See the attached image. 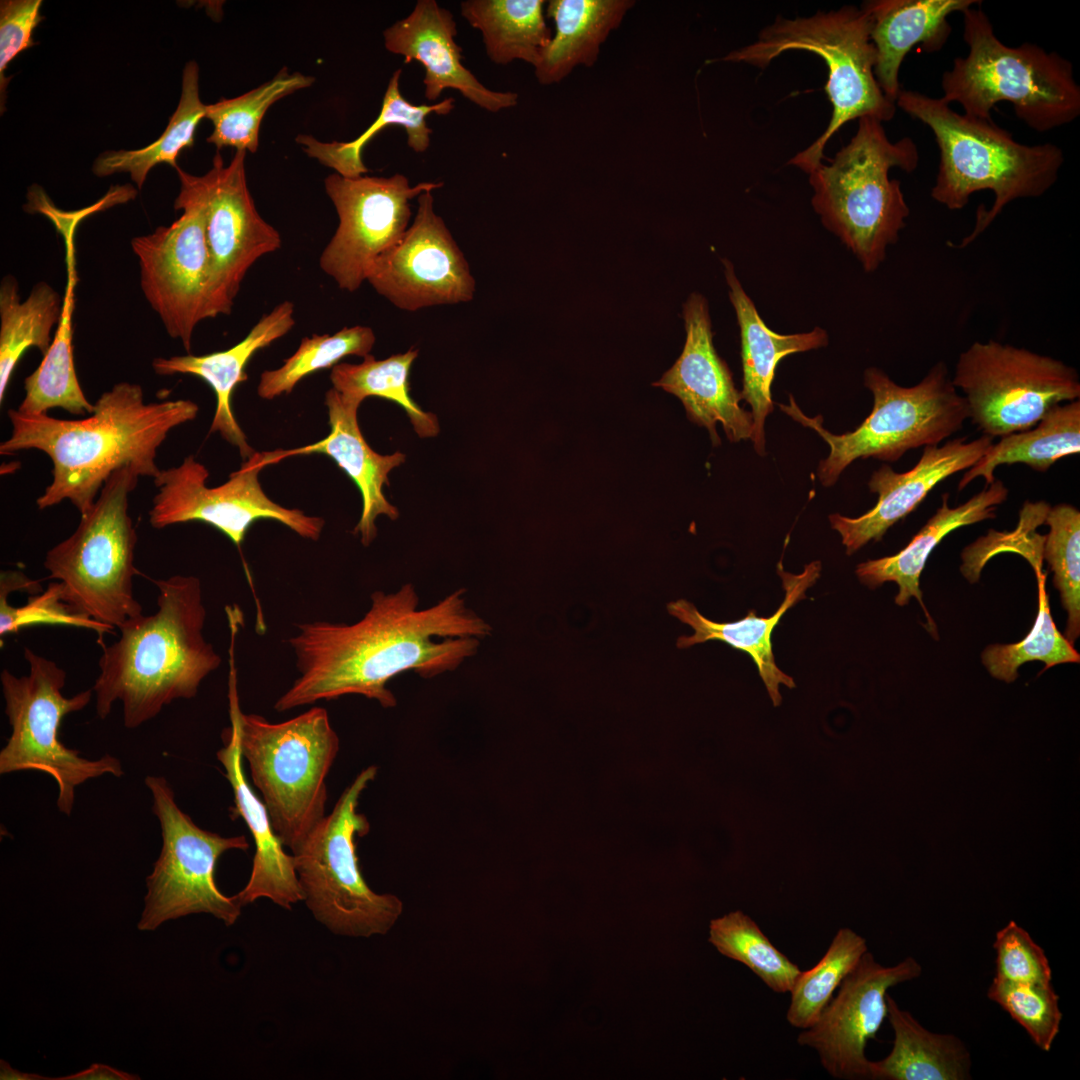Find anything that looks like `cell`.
<instances>
[{
  "label": "cell",
  "instance_id": "f35d334b",
  "mask_svg": "<svg viewBox=\"0 0 1080 1080\" xmlns=\"http://www.w3.org/2000/svg\"><path fill=\"white\" fill-rule=\"evenodd\" d=\"M417 356L418 350L411 348L383 360L369 354L359 364L338 363L330 374L332 388L359 403L370 396L393 401L405 410L419 437H434L440 430L437 417L423 411L409 394V374Z\"/></svg>",
  "mask_w": 1080,
  "mask_h": 1080
},
{
  "label": "cell",
  "instance_id": "74e56055",
  "mask_svg": "<svg viewBox=\"0 0 1080 1080\" xmlns=\"http://www.w3.org/2000/svg\"><path fill=\"white\" fill-rule=\"evenodd\" d=\"M206 104L199 96V68L189 61L182 73V89L178 106L160 137L146 147L135 150L108 151L95 160L93 172L99 177L127 172L139 189L150 170L166 163L175 169L177 157L194 143L199 122L205 118Z\"/></svg>",
  "mask_w": 1080,
  "mask_h": 1080
},
{
  "label": "cell",
  "instance_id": "f546056e",
  "mask_svg": "<svg viewBox=\"0 0 1080 1080\" xmlns=\"http://www.w3.org/2000/svg\"><path fill=\"white\" fill-rule=\"evenodd\" d=\"M1007 497L1008 489L997 479L954 508L948 505L949 493H944L942 505L908 545L895 555L860 563L856 569L858 579L870 588H876L888 581L895 582L899 587L895 597L896 604L906 605L911 597H915L926 614L929 631L936 632L935 624L922 601L919 587L920 575L929 555L951 531L995 518L997 507L1004 503Z\"/></svg>",
  "mask_w": 1080,
  "mask_h": 1080
},
{
  "label": "cell",
  "instance_id": "60d3db41",
  "mask_svg": "<svg viewBox=\"0 0 1080 1080\" xmlns=\"http://www.w3.org/2000/svg\"><path fill=\"white\" fill-rule=\"evenodd\" d=\"M708 941L723 956L749 968L776 993H789L801 972L772 944L758 924L740 910L712 919Z\"/></svg>",
  "mask_w": 1080,
  "mask_h": 1080
},
{
  "label": "cell",
  "instance_id": "6da1fadb",
  "mask_svg": "<svg viewBox=\"0 0 1080 1080\" xmlns=\"http://www.w3.org/2000/svg\"><path fill=\"white\" fill-rule=\"evenodd\" d=\"M465 596L460 588L419 609L415 587L407 583L395 592L374 591L368 611L355 623L297 624L298 632L287 642L300 675L274 709L348 694L394 707L396 698L387 688L392 678L407 671L424 678L453 671L491 635L492 627L468 607Z\"/></svg>",
  "mask_w": 1080,
  "mask_h": 1080
},
{
  "label": "cell",
  "instance_id": "7c38bea8",
  "mask_svg": "<svg viewBox=\"0 0 1080 1080\" xmlns=\"http://www.w3.org/2000/svg\"><path fill=\"white\" fill-rule=\"evenodd\" d=\"M24 658L29 665L28 675L17 677L8 669L0 673L4 711L11 727L0 751V774H48L57 783L58 810L69 816L78 786L105 774L121 777L124 771L120 760L110 754L89 760L60 740L63 718L84 709L91 701L92 689L65 697L64 669L28 647L24 648Z\"/></svg>",
  "mask_w": 1080,
  "mask_h": 1080
},
{
  "label": "cell",
  "instance_id": "d590c367",
  "mask_svg": "<svg viewBox=\"0 0 1080 1080\" xmlns=\"http://www.w3.org/2000/svg\"><path fill=\"white\" fill-rule=\"evenodd\" d=\"M73 248H67V284L62 314L53 341L39 366L24 380L25 396L16 409L25 415L47 414L61 408L73 415H89L94 404L86 398L75 370L72 350V313L76 283Z\"/></svg>",
  "mask_w": 1080,
  "mask_h": 1080
},
{
  "label": "cell",
  "instance_id": "5b68a950",
  "mask_svg": "<svg viewBox=\"0 0 1080 1080\" xmlns=\"http://www.w3.org/2000/svg\"><path fill=\"white\" fill-rule=\"evenodd\" d=\"M961 14L968 52L942 74L946 103H958L968 116L992 119L995 105L1009 102L1015 115L1039 133L1079 117L1080 86L1068 59L1035 43L1004 44L981 3Z\"/></svg>",
  "mask_w": 1080,
  "mask_h": 1080
},
{
  "label": "cell",
  "instance_id": "ab89813d",
  "mask_svg": "<svg viewBox=\"0 0 1080 1080\" xmlns=\"http://www.w3.org/2000/svg\"><path fill=\"white\" fill-rule=\"evenodd\" d=\"M314 81L312 76L289 73L284 67L269 81L238 97L223 98L207 105L205 118L213 125L207 142L217 149L233 147L255 152L259 144L260 125L269 107L283 97L310 87Z\"/></svg>",
  "mask_w": 1080,
  "mask_h": 1080
},
{
  "label": "cell",
  "instance_id": "7a4b0ae2",
  "mask_svg": "<svg viewBox=\"0 0 1080 1080\" xmlns=\"http://www.w3.org/2000/svg\"><path fill=\"white\" fill-rule=\"evenodd\" d=\"M198 405L188 399L145 403L139 384L118 382L103 392L94 411L83 419L7 412L10 436L1 455L36 449L52 462V482L36 500L42 510L69 500L80 515L94 505L113 472L133 468L155 478L157 450L175 427L196 418Z\"/></svg>",
  "mask_w": 1080,
  "mask_h": 1080
},
{
  "label": "cell",
  "instance_id": "52a82bcc",
  "mask_svg": "<svg viewBox=\"0 0 1080 1080\" xmlns=\"http://www.w3.org/2000/svg\"><path fill=\"white\" fill-rule=\"evenodd\" d=\"M230 654L229 716L237 724L241 756L278 838L292 852L325 816L326 778L339 751V737L323 707L277 723L243 713L233 649Z\"/></svg>",
  "mask_w": 1080,
  "mask_h": 1080
},
{
  "label": "cell",
  "instance_id": "7402d4cb",
  "mask_svg": "<svg viewBox=\"0 0 1080 1080\" xmlns=\"http://www.w3.org/2000/svg\"><path fill=\"white\" fill-rule=\"evenodd\" d=\"M993 444V438L982 435L967 441L959 437L943 445L925 446L916 465L902 473L883 465L869 482L871 492L878 495L875 506L857 518L831 514V526L842 538L846 553L851 555L871 540L879 541L886 531L914 511L929 492L949 476L975 465Z\"/></svg>",
  "mask_w": 1080,
  "mask_h": 1080
},
{
  "label": "cell",
  "instance_id": "b9f144b4",
  "mask_svg": "<svg viewBox=\"0 0 1080 1080\" xmlns=\"http://www.w3.org/2000/svg\"><path fill=\"white\" fill-rule=\"evenodd\" d=\"M868 951L867 941L848 927L840 928L822 958L800 972L790 990L787 1022L807 1029L819 1018L845 977Z\"/></svg>",
  "mask_w": 1080,
  "mask_h": 1080
},
{
  "label": "cell",
  "instance_id": "8992f818",
  "mask_svg": "<svg viewBox=\"0 0 1080 1080\" xmlns=\"http://www.w3.org/2000/svg\"><path fill=\"white\" fill-rule=\"evenodd\" d=\"M882 123L859 118L855 135L831 163L809 173L815 211L867 272L884 261L910 214L901 183L889 171L911 173L919 163L916 143L910 137L890 141Z\"/></svg>",
  "mask_w": 1080,
  "mask_h": 1080
},
{
  "label": "cell",
  "instance_id": "4dcf8cb0",
  "mask_svg": "<svg viewBox=\"0 0 1080 1080\" xmlns=\"http://www.w3.org/2000/svg\"><path fill=\"white\" fill-rule=\"evenodd\" d=\"M631 0H551L547 16L555 33L534 66L541 85L561 82L578 65L591 67L602 44L622 23Z\"/></svg>",
  "mask_w": 1080,
  "mask_h": 1080
},
{
  "label": "cell",
  "instance_id": "4fadbf2b",
  "mask_svg": "<svg viewBox=\"0 0 1080 1080\" xmlns=\"http://www.w3.org/2000/svg\"><path fill=\"white\" fill-rule=\"evenodd\" d=\"M145 784L153 798L162 837L160 855L146 878L147 893L138 922L141 931H153L161 924L191 914L206 913L233 925L242 906L234 896L217 887L215 868L227 851H247L245 835L222 836L200 828L183 812L166 778L149 775Z\"/></svg>",
  "mask_w": 1080,
  "mask_h": 1080
},
{
  "label": "cell",
  "instance_id": "7bdbcfd3",
  "mask_svg": "<svg viewBox=\"0 0 1080 1080\" xmlns=\"http://www.w3.org/2000/svg\"><path fill=\"white\" fill-rule=\"evenodd\" d=\"M376 341L369 326L344 327L336 333L304 337L297 350L284 360L282 366L266 370L257 386L262 399L272 400L290 393L306 376L321 369L332 368L347 356L364 358L369 355Z\"/></svg>",
  "mask_w": 1080,
  "mask_h": 1080
},
{
  "label": "cell",
  "instance_id": "8fae6325",
  "mask_svg": "<svg viewBox=\"0 0 1080 1080\" xmlns=\"http://www.w3.org/2000/svg\"><path fill=\"white\" fill-rule=\"evenodd\" d=\"M376 774V766L363 769L332 811L292 851L306 906L337 935L386 934L403 910L397 896L376 893L368 886L356 852V838L370 830L367 817L357 811L359 799Z\"/></svg>",
  "mask_w": 1080,
  "mask_h": 1080
},
{
  "label": "cell",
  "instance_id": "83f0119b",
  "mask_svg": "<svg viewBox=\"0 0 1080 1080\" xmlns=\"http://www.w3.org/2000/svg\"><path fill=\"white\" fill-rule=\"evenodd\" d=\"M979 3V0H874L862 5L870 18V38L877 55L875 78L887 98L896 101L901 90L900 67L909 51L917 44L927 53L940 51L952 30L948 17Z\"/></svg>",
  "mask_w": 1080,
  "mask_h": 1080
},
{
  "label": "cell",
  "instance_id": "f6af8a7d",
  "mask_svg": "<svg viewBox=\"0 0 1080 1080\" xmlns=\"http://www.w3.org/2000/svg\"><path fill=\"white\" fill-rule=\"evenodd\" d=\"M1045 522L1050 530L1043 538V557L1068 615L1064 636L1073 645L1080 634V512L1060 503L1049 508Z\"/></svg>",
  "mask_w": 1080,
  "mask_h": 1080
},
{
  "label": "cell",
  "instance_id": "ffe728a7",
  "mask_svg": "<svg viewBox=\"0 0 1080 1080\" xmlns=\"http://www.w3.org/2000/svg\"><path fill=\"white\" fill-rule=\"evenodd\" d=\"M921 974L922 966L914 957L885 966L867 951L817 1021L798 1034L797 1043L815 1050L833 1078L869 1079L865 1048L887 1018L888 990Z\"/></svg>",
  "mask_w": 1080,
  "mask_h": 1080
},
{
  "label": "cell",
  "instance_id": "816d5d0a",
  "mask_svg": "<svg viewBox=\"0 0 1080 1080\" xmlns=\"http://www.w3.org/2000/svg\"><path fill=\"white\" fill-rule=\"evenodd\" d=\"M0 1079L1 1080H7V1079H12V1080H43V1079H50V1078L43 1077V1076H40V1075H37V1074H30V1073L20 1072L19 1070L11 1068L10 1065L7 1062H5L4 1060H1Z\"/></svg>",
  "mask_w": 1080,
  "mask_h": 1080
},
{
  "label": "cell",
  "instance_id": "d6a6232c",
  "mask_svg": "<svg viewBox=\"0 0 1080 1080\" xmlns=\"http://www.w3.org/2000/svg\"><path fill=\"white\" fill-rule=\"evenodd\" d=\"M401 73L402 70L397 69L392 74L377 118L354 140L322 142L311 135L300 134L296 142L303 146L309 157L317 159L322 165L347 178H356L368 172L362 160V151L380 130L388 126H402L406 131L409 148L417 153L425 152L429 148L432 134V129L427 125V117L432 113L449 114L454 109V99L449 97L433 104H412L401 93Z\"/></svg>",
  "mask_w": 1080,
  "mask_h": 1080
},
{
  "label": "cell",
  "instance_id": "484cf974",
  "mask_svg": "<svg viewBox=\"0 0 1080 1080\" xmlns=\"http://www.w3.org/2000/svg\"><path fill=\"white\" fill-rule=\"evenodd\" d=\"M295 325L294 305L282 301L263 315L247 336L233 347L210 354L195 356L156 357L152 368L157 375L189 374L204 380L216 395V409L210 433L218 432L224 440L237 447L245 460L255 451L232 411V394L247 380L246 366L253 355L285 336Z\"/></svg>",
  "mask_w": 1080,
  "mask_h": 1080
},
{
  "label": "cell",
  "instance_id": "f907efd6",
  "mask_svg": "<svg viewBox=\"0 0 1080 1080\" xmlns=\"http://www.w3.org/2000/svg\"><path fill=\"white\" fill-rule=\"evenodd\" d=\"M55 1080H135L140 1079L105 1064H92L89 1068L65 1077L53 1078Z\"/></svg>",
  "mask_w": 1080,
  "mask_h": 1080
},
{
  "label": "cell",
  "instance_id": "3957f363",
  "mask_svg": "<svg viewBox=\"0 0 1080 1080\" xmlns=\"http://www.w3.org/2000/svg\"><path fill=\"white\" fill-rule=\"evenodd\" d=\"M157 611L125 622L119 639L105 646L91 688L105 719L121 702L123 723L135 729L177 699L194 698L222 662L204 635L207 617L200 579L174 575L152 580Z\"/></svg>",
  "mask_w": 1080,
  "mask_h": 1080
},
{
  "label": "cell",
  "instance_id": "836d02e7",
  "mask_svg": "<svg viewBox=\"0 0 1080 1080\" xmlns=\"http://www.w3.org/2000/svg\"><path fill=\"white\" fill-rule=\"evenodd\" d=\"M1080 452V400L1051 408L1032 428L1012 433L992 444L984 456L962 476L958 489H964L977 477L985 484L996 478L1000 465L1022 463L1037 472H1046L1061 458Z\"/></svg>",
  "mask_w": 1080,
  "mask_h": 1080
},
{
  "label": "cell",
  "instance_id": "c3c4849f",
  "mask_svg": "<svg viewBox=\"0 0 1080 1080\" xmlns=\"http://www.w3.org/2000/svg\"><path fill=\"white\" fill-rule=\"evenodd\" d=\"M994 978L1012 983H1051L1052 970L1043 948L1011 920L995 934Z\"/></svg>",
  "mask_w": 1080,
  "mask_h": 1080
},
{
  "label": "cell",
  "instance_id": "e575fe53",
  "mask_svg": "<svg viewBox=\"0 0 1080 1080\" xmlns=\"http://www.w3.org/2000/svg\"><path fill=\"white\" fill-rule=\"evenodd\" d=\"M543 0H466L462 17L482 35L488 58L506 65L522 60L533 67L552 38Z\"/></svg>",
  "mask_w": 1080,
  "mask_h": 1080
},
{
  "label": "cell",
  "instance_id": "e0dca14e",
  "mask_svg": "<svg viewBox=\"0 0 1080 1080\" xmlns=\"http://www.w3.org/2000/svg\"><path fill=\"white\" fill-rule=\"evenodd\" d=\"M443 184L424 181L412 186L400 173L356 178L329 175L324 180L325 192L337 211L339 224L321 253L322 271L342 290L359 289L376 260L408 229L411 200Z\"/></svg>",
  "mask_w": 1080,
  "mask_h": 1080
},
{
  "label": "cell",
  "instance_id": "603a6c76",
  "mask_svg": "<svg viewBox=\"0 0 1080 1080\" xmlns=\"http://www.w3.org/2000/svg\"><path fill=\"white\" fill-rule=\"evenodd\" d=\"M456 35L453 14L435 0H418L407 17L383 31L389 52L403 56L405 63L417 61L424 67V96L428 101H436L445 89H455L492 113L516 106L517 93L487 88L463 65Z\"/></svg>",
  "mask_w": 1080,
  "mask_h": 1080
},
{
  "label": "cell",
  "instance_id": "f1b7e54d",
  "mask_svg": "<svg viewBox=\"0 0 1080 1080\" xmlns=\"http://www.w3.org/2000/svg\"><path fill=\"white\" fill-rule=\"evenodd\" d=\"M729 298L735 309L741 336L743 367L742 399L751 407L755 451L765 455V419L773 411L771 385L778 363L786 356L827 345L825 330L815 327L807 333L783 335L772 331L759 316L753 301L745 293L733 266L724 260Z\"/></svg>",
  "mask_w": 1080,
  "mask_h": 1080
},
{
  "label": "cell",
  "instance_id": "2e32d148",
  "mask_svg": "<svg viewBox=\"0 0 1080 1080\" xmlns=\"http://www.w3.org/2000/svg\"><path fill=\"white\" fill-rule=\"evenodd\" d=\"M245 158L246 151L236 150L226 166L217 153L212 168L202 176L176 168L179 191L194 198L204 209L211 264L212 318L230 314L251 266L281 247L279 232L261 217L249 192Z\"/></svg>",
  "mask_w": 1080,
  "mask_h": 1080
},
{
  "label": "cell",
  "instance_id": "30bf717a",
  "mask_svg": "<svg viewBox=\"0 0 1080 1080\" xmlns=\"http://www.w3.org/2000/svg\"><path fill=\"white\" fill-rule=\"evenodd\" d=\"M138 478L131 467L113 472L76 530L43 563L73 609L113 629L143 614L133 588L140 574L134 564L138 537L128 514Z\"/></svg>",
  "mask_w": 1080,
  "mask_h": 1080
},
{
  "label": "cell",
  "instance_id": "9c48e42d",
  "mask_svg": "<svg viewBox=\"0 0 1080 1080\" xmlns=\"http://www.w3.org/2000/svg\"><path fill=\"white\" fill-rule=\"evenodd\" d=\"M864 385L873 394L872 411L854 431L840 435L824 428L821 415L806 416L792 395L789 404H779L784 413L815 430L829 445L830 453L817 470L825 487L833 485L856 459L894 462L910 449L939 445L969 419L967 402L942 361L911 387L896 384L876 367L865 370Z\"/></svg>",
  "mask_w": 1080,
  "mask_h": 1080
},
{
  "label": "cell",
  "instance_id": "5bb4252c",
  "mask_svg": "<svg viewBox=\"0 0 1080 1080\" xmlns=\"http://www.w3.org/2000/svg\"><path fill=\"white\" fill-rule=\"evenodd\" d=\"M952 383L963 393L972 424L991 438L1028 430L1054 406L1080 397L1075 368L995 340L963 351Z\"/></svg>",
  "mask_w": 1080,
  "mask_h": 1080
},
{
  "label": "cell",
  "instance_id": "4316f807",
  "mask_svg": "<svg viewBox=\"0 0 1080 1080\" xmlns=\"http://www.w3.org/2000/svg\"><path fill=\"white\" fill-rule=\"evenodd\" d=\"M777 571L782 579L785 598L780 607L770 617H758L755 610H751L744 618L738 621L715 622L703 616L687 600L679 599L667 605V610L671 616L676 617L694 630L693 635L678 638V648L684 649L695 644L716 640L724 642L734 649L746 652L756 664L759 675L775 707L782 702L779 685L783 684L791 689L796 684L791 676L782 672L776 665L771 638L773 629L779 624L782 616L789 608L806 598V590L820 576L821 563L813 561L805 566L802 573L791 574L783 570L780 562Z\"/></svg>",
  "mask_w": 1080,
  "mask_h": 1080
},
{
  "label": "cell",
  "instance_id": "ac0fdd59",
  "mask_svg": "<svg viewBox=\"0 0 1080 1080\" xmlns=\"http://www.w3.org/2000/svg\"><path fill=\"white\" fill-rule=\"evenodd\" d=\"M182 215L169 226L136 236L131 248L138 259L140 287L171 338L191 351L196 326L210 311V256L204 209L179 191L174 202Z\"/></svg>",
  "mask_w": 1080,
  "mask_h": 1080
},
{
  "label": "cell",
  "instance_id": "bcb514c9",
  "mask_svg": "<svg viewBox=\"0 0 1080 1080\" xmlns=\"http://www.w3.org/2000/svg\"><path fill=\"white\" fill-rule=\"evenodd\" d=\"M987 997L1021 1025L1036 1046L1046 1052L1051 1049L1062 1021L1052 982L1012 983L993 978Z\"/></svg>",
  "mask_w": 1080,
  "mask_h": 1080
},
{
  "label": "cell",
  "instance_id": "681fc988",
  "mask_svg": "<svg viewBox=\"0 0 1080 1080\" xmlns=\"http://www.w3.org/2000/svg\"><path fill=\"white\" fill-rule=\"evenodd\" d=\"M41 0H4L0 2V91L1 100L8 79V64L22 51L35 45L32 34L43 19Z\"/></svg>",
  "mask_w": 1080,
  "mask_h": 1080
},
{
  "label": "cell",
  "instance_id": "1f68e13d",
  "mask_svg": "<svg viewBox=\"0 0 1080 1080\" xmlns=\"http://www.w3.org/2000/svg\"><path fill=\"white\" fill-rule=\"evenodd\" d=\"M887 1019L893 1047L881 1060L869 1062L874 1080H967L972 1060L963 1041L953 1034L929 1031L887 994Z\"/></svg>",
  "mask_w": 1080,
  "mask_h": 1080
},
{
  "label": "cell",
  "instance_id": "cb8c5ba5",
  "mask_svg": "<svg viewBox=\"0 0 1080 1080\" xmlns=\"http://www.w3.org/2000/svg\"><path fill=\"white\" fill-rule=\"evenodd\" d=\"M330 432L322 440L295 449L274 450L279 462L289 456L325 454L354 481L362 496V512L353 534L359 535L361 543L369 546L377 536L376 519L385 515L391 520L399 517L398 509L384 496L383 487L389 485L388 475L405 459V454L376 453L364 439L359 423V402L349 400L335 389L325 394Z\"/></svg>",
  "mask_w": 1080,
  "mask_h": 1080
},
{
  "label": "cell",
  "instance_id": "9a60e30c",
  "mask_svg": "<svg viewBox=\"0 0 1080 1080\" xmlns=\"http://www.w3.org/2000/svg\"><path fill=\"white\" fill-rule=\"evenodd\" d=\"M276 463L273 451L255 452L225 483L209 487L208 469L193 455L187 456L179 466L160 470L153 478L158 492L148 513L149 523L155 529H162L179 523L204 522L240 548L253 523L274 520L305 539L317 541L325 525L323 518L283 507L263 491L259 474L266 466Z\"/></svg>",
  "mask_w": 1080,
  "mask_h": 1080
},
{
  "label": "cell",
  "instance_id": "ee69618b",
  "mask_svg": "<svg viewBox=\"0 0 1080 1080\" xmlns=\"http://www.w3.org/2000/svg\"><path fill=\"white\" fill-rule=\"evenodd\" d=\"M1036 565L1038 579V614L1027 636L1018 643L994 644L985 648L982 663L995 678L1013 682L1018 668L1028 661L1044 662L1046 669L1058 664L1078 663L1079 653L1057 629L1050 613L1046 575Z\"/></svg>",
  "mask_w": 1080,
  "mask_h": 1080
},
{
  "label": "cell",
  "instance_id": "d4e9b609",
  "mask_svg": "<svg viewBox=\"0 0 1080 1080\" xmlns=\"http://www.w3.org/2000/svg\"><path fill=\"white\" fill-rule=\"evenodd\" d=\"M222 738L224 745L217 751L216 757L233 791L232 817L243 818L255 845L248 882L233 896L242 907L267 898L291 910L294 904L304 901L293 856L284 850L263 800L255 794L245 777L237 724L231 716L230 726L223 731Z\"/></svg>",
  "mask_w": 1080,
  "mask_h": 1080
},
{
  "label": "cell",
  "instance_id": "8d00e7d4",
  "mask_svg": "<svg viewBox=\"0 0 1080 1080\" xmlns=\"http://www.w3.org/2000/svg\"><path fill=\"white\" fill-rule=\"evenodd\" d=\"M18 283L13 276L2 279L0 286V402L2 403L13 372L22 355L36 348L45 355L57 326L63 298L48 283L35 284L21 301Z\"/></svg>",
  "mask_w": 1080,
  "mask_h": 1080
},
{
  "label": "cell",
  "instance_id": "277c9868",
  "mask_svg": "<svg viewBox=\"0 0 1080 1080\" xmlns=\"http://www.w3.org/2000/svg\"><path fill=\"white\" fill-rule=\"evenodd\" d=\"M895 104L934 135L939 150L930 193L934 201L961 210L975 192L993 193L991 207H978L971 233L957 248L972 243L1009 203L1041 197L1058 180L1064 153L1056 144H1022L992 119L960 114L941 97L919 91L901 89Z\"/></svg>",
  "mask_w": 1080,
  "mask_h": 1080
},
{
  "label": "cell",
  "instance_id": "44dd1931",
  "mask_svg": "<svg viewBox=\"0 0 1080 1080\" xmlns=\"http://www.w3.org/2000/svg\"><path fill=\"white\" fill-rule=\"evenodd\" d=\"M686 340L683 351L662 378L653 383L679 398L688 419L705 427L714 446L721 444L716 425L731 442L751 439L753 418L740 406L742 394L713 345L705 298L693 293L683 306Z\"/></svg>",
  "mask_w": 1080,
  "mask_h": 1080
},
{
  "label": "cell",
  "instance_id": "7dc6e473",
  "mask_svg": "<svg viewBox=\"0 0 1080 1080\" xmlns=\"http://www.w3.org/2000/svg\"><path fill=\"white\" fill-rule=\"evenodd\" d=\"M11 593L0 587V636L34 625H63L93 630L102 636L115 629L103 625L73 609L63 596L60 582L48 584L42 592L30 595L26 604L15 607L9 604Z\"/></svg>",
  "mask_w": 1080,
  "mask_h": 1080
},
{
  "label": "cell",
  "instance_id": "d6986e66",
  "mask_svg": "<svg viewBox=\"0 0 1080 1080\" xmlns=\"http://www.w3.org/2000/svg\"><path fill=\"white\" fill-rule=\"evenodd\" d=\"M417 211L402 238L374 263L367 281L405 311L469 302L476 283L470 266L431 191L417 198Z\"/></svg>",
  "mask_w": 1080,
  "mask_h": 1080
},
{
  "label": "cell",
  "instance_id": "ba28073f",
  "mask_svg": "<svg viewBox=\"0 0 1080 1080\" xmlns=\"http://www.w3.org/2000/svg\"><path fill=\"white\" fill-rule=\"evenodd\" d=\"M870 29L868 13L855 6L804 18L779 17L761 30L756 41L722 59L765 68L786 51L806 50L824 60L831 120L820 137L789 161L808 174L822 163L829 139L848 121L872 116L885 122L895 115V102L885 96L875 78L877 55Z\"/></svg>",
  "mask_w": 1080,
  "mask_h": 1080
}]
</instances>
